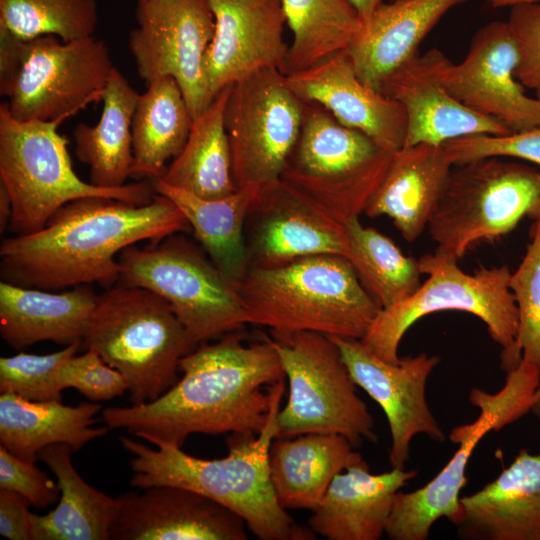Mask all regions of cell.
<instances>
[{
	"label": "cell",
	"instance_id": "12",
	"mask_svg": "<svg viewBox=\"0 0 540 540\" xmlns=\"http://www.w3.org/2000/svg\"><path fill=\"white\" fill-rule=\"evenodd\" d=\"M540 197V172L488 157L452 166L427 229L435 252L456 260L511 232Z\"/></svg>",
	"mask_w": 540,
	"mask_h": 540
},
{
	"label": "cell",
	"instance_id": "6",
	"mask_svg": "<svg viewBox=\"0 0 540 540\" xmlns=\"http://www.w3.org/2000/svg\"><path fill=\"white\" fill-rule=\"evenodd\" d=\"M60 121H19L6 102L0 105V183L12 203L9 229L24 235L42 229L65 204L86 197L118 199L136 205L150 203L152 183H127L101 188L78 177L67 145L58 132Z\"/></svg>",
	"mask_w": 540,
	"mask_h": 540
},
{
	"label": "cell",
	"instance_id": "39",
	"mask_svg": "<svg viewBox=\"0 0 540 540\" xmlns=\"http://www.w3.org/2000/svg\"><path fill=\"white\" fill-rule=\"evenodd\" d=\"M82 340L60 351L36 355L20 352L0 358V393H13L30 401H62L56 380L60 366L77 354Z\"/></svg>",
	"mask_w": 540,
	"mask_h": 540
},
{
	"label": "cell",
	"instance_id": "5",
	"mask_svg": "<svg viewBox=\"0 0 540 540\" xmlns=\"http://www.w3.org/2000/svg\"><path fill=\"white\" fill-rule=\"evenodd\" d=\"M82 345L126 378L131 405L151 402L172 387L181 358L195 348L161 296L122 283L98 295Z\"/></svg>",
	"mask_w": 540,
	"mask_h": 540
},
{
	"label": "cell",
	"instance_id": "33",
	"mask_svg": "<svg viewBox=\"0 0 540 540\" xmlns=\"http://www.w3.org/2000/svg\"><path fill=\"white\" fill-rule=\"evenodd\" d=\"M230 86L193 119L183 149L160 177L168 185L207 199L222 198L237 190L225 128Z\"/></svg>",
	"mask_w": 540,
	"mask_h": 540
},
{
	"label": "cell",
	"instance_id": "10",
	"mask_svg": "<svg viewBox=\"0 0 540 540\" xmlns=\"http://www.w3.org/2000/svg\"><path fill=\"white\" fill-rule=\"evenodd\" d=\"M118 262V283L161 296L194 346L248 324L238 287L183 235H168L145 248L129 246Z\"/></svg>",
	"mask_w": 540,
	"mask_h": 540
},
{
	"label": "cell",
	"instance_id": "37",
	"mask_svg": "<svg viewBox=\"0 0 540 540\" xmlns=\"http://www.w3.org/2000/svg\"><path fill=\"white\" fill-rule=\"evenodd\" d=\"M98 19L97 0H0V29L22 40L92 37Z\"/></svg>",
	"mask_w": 540,
	"mask_h": 540
},
{
	"label": "cell",
	"instance_id": "7",
	"mask_svg": "<svg viewBox=\"0 0 540 540\" xmlns=\"http://www.w3.org/2000/svg\"><path fill=\"white\" fill-rule=\"evenodd\" d=\"M113 68L108 45L94 36L22 40L0 29V95L19 121L63 122L102 99Z\"/></svg>",
	"mask_w": 540,
	"mask_h": 540
},
{
	"label": "cell",
	"instance_id": "4",
	"mask_svg": "<svg viewBox=\"0 0 540 540\" xmlns=\"http://www.w3.org/2000/svg\"><path fill=\"white\" fill-rule=\"evenodd\" d=\"M237 287L247 323L276 334L312 331L361 340L382 309L339 255L249 267Z\"/></svg>",
	"mask_w": 540,
	"mask_h": 540
},
{
	"label": "cell",
	"instance_id": "18",
	"mask_svg": "<svg viewBox=\"0 0 540 540\" xmlns=\"http://www.w3.org/2000/svg\"><path fill=\"white\" fill-rule=\"evenodd\" d=\"M245 229L250 267H275L315 255L348 254L345 225L282 179L261 188Z\"/></svg>",
	"mask_w": 540,
	"mask_h": 540
},
{
	"label": "cell",
	"instance_id": "43",
	"mask_svg": "<svg viewBox=\"0 0 540 540\" xmlns=\"http://www.w3.org/2000/svg\"><path fill=\"white\" fill-rule=\"evenodd\" d=\"M0 489L24 496L34 507L46 508L60 498V489L35 462L18 458L0 445Z\"/></svg>",
	"mask_w": 540,
	"mask_h": 540
},
{
	"label": "cell",
	"instance_id": "8",
	"mask_svg": "<svg viewBox=\"0 0 540 540\" xmlns=\"http://www.w3.org/2000/svg\"><path fill=\"white\" fill-rule=\"evenodd\" d=\"M427 276L405 300L382 308L362 343L381 359L398 363L400 342L422 317L442 311H460L479 318L490 337L502 348V367L507 371L521 360L516 351L518 311L510 288L511 270L506 265L464 272L458 260L434 252L419 259Z\"/></svg>",
	"mask_w": 540,
	"mask_h": 540
},
{
	"label": "cell",
	"instance_id": "45",
	"mask_svg": "<svg viewBox=\"0 0 540 540\" xmlns=\"http://www.w3.org/2000/svg\"><path fill=\"white\" fill-rule=\"evenodd\" d=\"M12 216V203L6 188L0 183V233L9 228Z\"/></svg>",
	"mask_w": 540,
	"mask_h": 540
},
{
	"label": "cell",
	"instance_id": "15",
	"mask_svg": "<svg viewBox=\"0 0 540 540\" xmlns=\"http://www.w3.org/2000/svg\"><path fill=\"white\" fill-rule=\"evenodd\" d=\"M135 16L128 45L139 77L174 78L194 119L212 102L203 72L215 29L209 0H137Z\"/></svg>",
	"mask_w": 540,
	"mask_h": 540
},
{
	"label": "cell",
	"instance_id": "24",
	"mask_svg": "<svg viewBox=\"0 0 540 540\" xmlns=\"http://www.w3.org/2000/svg\"><path fill=\"white\" fill-rule=\"evenodd\" d=\"M458 537L540 540V454L522 449L493 481L461 496Z\"/></svg>",
	"mask_w": 540,
	"mask_h": 540
},
{
	"label": "cell",
	"instance_id": "13",
	"mask_svg": "<svg viewBox=\"0 0 540 540\" xmlns=\"http://www.w3.org/2000/svg\"><path fill=\"white\" fill-rule=\"evenodd\" d=\"M539 382L540 372L521 359L507 370L499 391H470L469 401L479 410L477 418L450 430L448 439L459 447L433 479L414 491L397 493L385 532L390 540H426L440 518L454 526L459 523L460 491L467 481L466 468L473 451L485 435L530 412Z\"/></svg>",
	"mask_w": 540,
	"mask_h": 540
},
{
	"label": "cell",
	"instance_id": "35",
	"mask_svg": "<svg viewBox=\"0 0 540 540\" xmlns=\"http://www.w3.org/2000/svg\"><path fill=\"white\" fill-rule=\"evenodd\" d=\"M293 34L287 73L318 65L347 51L364 29L348 0H281Z\"/></svg>",
	"mask_w": 540,
	"mask_h": 540
},
{
	"label": "cell",
	"instance_id": "31",
	"mask_svg": "<svg viewBox=\"0 0 540 540\" xmlns=\"http://www.w3.org/2000/svg\"><path fill=\"white\" fill-rule=\"evenodd\" d=\"M72 448L63 443L38 453L56 477L57 506L45 515L30 513L31 540H109L118 510L117 497L90 486L72 464Z\"/></svg>",
	"mask_w": 540,
	"mask_h": 540
},
{
	"label": "cell",
	"instance_id": "1",
	"mask_svg": "<svg viewBox=\"0 0 540 540\" xmlns=\"http://www.w3.org/2000/svg\"><path fill=\"white\" fill-rule=\"evenodd\" d=\"M178 369L181 378L155 400L105 408L106 426L154 446L182 447L192 434L255 436L268 420L274 384L285 379L271 337L245 344L239 331L200 344Z\"/></svg>",
	"mask_w": 540,
	"mask_h": 540
},
{
	"label": "cell",
	"instance_id": "17",
	"mask_svg": "<svg viewBox=\"0 0 540 540\" xmlns=\"http://www.w3.org/2000/svg\"><path fill=\"white\" fill-rule=\"evenodd\" d=\"M518 58L507 21H493L476 31L463 61L446 62L442 82L463 105L510 132L540 128V101L527 96L514 75Z\"/></svg>",
	"mask_w": 540,
	"mask_h": 540
},
{
	"label": "cell",
	"instance_id": "32",
	"mask_svg": "<svg viewBox=\"0 0 540 540\" xmlns=\"http://www.w3.org/2000/svg\"><path fill=\"white\" fill-rule=\"evenodd\" d=\"M139 95L114 67L99 121L93 126L79 123L73 130L75 154L89 167V182L97 187H122L132 175V118Z\"/></svg>",
	"mask_w": 540,
	"mask_h": 540
},
{
	"label": "cell",
	"instance_id": "19",
	"mask_svg": "<svg viewBox=\"0 0 540 540\" xmlns=\"http://www.w3.org/2000/svg\"><path fill=\"white\" fill-rule=\"evenodd\" d=\"M215 29L203 72L212 101L225 87L264 69L287 73L281 0H209Z\"/></svg>",
	"mask_w": 540,
	"mask_h": 540
},
{
	"label": "cell",
	"instance_id": "11",
	"mask_svg": "<svg viewBox=\"0 0 540 540\" xmlns=\"http://www.w3.org/2000/svg\"><path fill=\"white\" fill-rule=\"evenodd\" d=\"M271 340L289 386L277 415L278 437L334 433L354 447L377 441L374 418L330 336L299 331L272 333Z\"/></svg>",
	"mask_w": 540,
	"mask_h": 540
},
{
	"label": "cell",
	"instance_id": "41",
	"mask_svg": "<svg viewBox=\"0 0 540 540\" xmlns=\"http://www.w3.org/2000/svg\"><path fill=\"white\" fill-rule=\"evenodd\" d=\"M442 146L453 165L488 157L519 158L540 165V128L503 135H468Z\"/></svg>",
	"mask_w": 540,
	"mask_h": 540
},
{
	"label": "cell",
	"instance_id": "28",
	"mask_svg": "<svg viewBox=\"0 0 540 540\" xmlns=\"http://www.w3.org/2000/svg\"><path fill=\"white\" fill-rule=\"evenodd\" d=\"M353 444L334 433L277 437L269 449L272 486L284 509L312 510L334 477L361 459Z\"/></svg>",
	"mask_w": 540,
	"mask_h": 540
},
{
	"label": "cell",
	"instance_id": "30",
	"mask_svg": "<svg viewBox=\"0 0 540 540\" xmlns=\"http://www.w3.org/2000/svg\"><path fill=\"white\" fill-rule=\"evenodd\" d=\"M151 183L155 193L168 198L184 214L211 261L238 286L250 267L246 221L262 187L238 188L228 196L207 199L160 178Z\"/></svg>",
	"mask_w": 540,
	"mask_h": 540
},
{
	"label": "cell",
	"instance_id": "2",
	"mask_svg": "<svg viewBox=\"0 0 540 540\" xmlns=\"http://www.w3.org/2000/svg\"><path fill=\"white\" fill-rule=\"evenodd\" d=\"M189 228L178 207L157 193L145 205L80 198L57 210L42 229L3 240L1 278L48 291L90 283L110 288L120 279L116 256L125 248Z\"/></svg>",
	"mask_w": 540,
	"mask_h": 540
},
{
	"label": "cell",
	"instance_id": "27",
	"mask_svg": "<svg viewBox=\"0 0 540 540\" xmlns=\"http://www.w3.org/2000/svg\"><path fill=\"white\" fill-rule=\"evenodd\" d=\"M97 297L88 285L60 293L0 282V335L15 349L83 340Z\"/></svg>",
	"mask_w": 540,
	"mask_h": 540
},
{
	"label": "cell",
	"instance_id": "3",
	"mask_svg": "<svg viewBox=\"0 0 540 540\" xmlns=\"http://www.w3.org/2000/svg\"><path fill=\"white\" fill-rule=\"evenodd\" d=\"M284 379L273 386L268 420L255 436L232 434L228 454L201 459L181 447L151 448L132 438L120 437L132 456L131 486L146 489L170 485L202 494L232 510L261 540H311L315 533L301 527L278 502L269 470V449L278 437L277 415L285 389Z\"/></svg>",
	"mask_w": 540,
	"mask_h": 540
},
{
	"label": "cell",
	"instance_id": "42",
	"mask_svg": "<svg viewBox=\"0 0 540 540\" xmlns=\"http://www.w3.org/2000/svg\"><path fill=\"white\" fill-rule=\"evenodd\" d=\"M510 8L507 23L519 51L514 75L523 87L532 89L540 101V2Z\"/></svg>",
	"mask_w": 540,
	"mask_h": 540
},
{
	"label": "cell",
	"instance_id": "34",
	"mask_svg": "<svg viewBox=\"0 0 540 540\" xmlns=\"http://www.w3.org/2000/svg\"><path fill=\"white\" fill-rule=\"evenodd\" d=\"M146 86L132 118L131 177L153 180L164 174L166 162L183 149L193 119L174 78L163 77Z\"/></svg>",
	"mask_w": 540,
	"mask_h": 540
},
{
	"label": "cell",
	"instance_id": "47",
	"mask_svg": "<svg viewBox=\"0 0 540 540\" xmlns=\"http://www.w3.org/2000/svg\"><path fill=\"white\" fill-rule=\"evenodd\" d=\"M492 8L512 7L522 3L540 2V0H486Z\"/></svg>",
	"mask_w": 540,
	"mask_h": 540
},
{
	"label": "cell",
	"instance_id": "23",
	"mask_svg": "<svg viewBox=\"0 0 540 540\" xmlns=\"http://www.w3.org/2000/svg\"><path fill=\"white\" fill-rule=\"evenodd\" d=\"M417 474L401 468L372 474L362 457L334 477L311 510L310 529L328 540L382 538L397 493Z\"/></svg>",
	"mask_w": 540,
	"mask_h": 540
},
{
	"label": "cell",
	"instance_id": "40",
	"mask_svg": "<svg viewBox=\"0 0 540 540\" xmlns=\"http://www.w3.org/2000/svg\"><path fill=\"white\" fill-rule=\"evenodd\" d=\"M59 388H74L89 401H109L129 390L128 381L95 350L68 358L58 369Z\"/></svg>",
	"mask_w": 540,
	"mask_h": 540
},
{
	"label": "cell",
	"instance_id": "38",
	"mask_svg": "<svg viewBox=\"0 0 540 540\" xmlns=\"http://www.w3.org/2000/svg\"><path fill=\"white\" fill-rule=\"evenodd\" d=\"M510 288L518 311L516 351L540 372V229L536 227L519 266L511 272Z\"/></svg>",
	"mask_w": 540,
	"mask_h": 540
},
{
	"label": "cell",
	"instance_id": "20",
	"mask_svg": "<svg viewBox=\"0 0 540 540\" xmlns=\"http://www.w3.org/2000/svg\"><path fill=\"white\" fill-rule=\"evenodd\" d=\"M109 540H246L235 512L195 491L170 485L117 497Z\"/></svg>",
	"mask_w": 540,
	"mask_h": 540
},
{
	"label": "cell",
	"instance_id": "44",
	"mask_svg": "<svg viewBox=\"0 0 540 540\" xmlns=\"http://www.w3.org/2000/svg\"><path fill=\"white\" fill-rule=\"evenodd\" d=\"M31 503L22 495L0 489V534L10 540H31Z\"/></svg>",
	"mask_w": 540,
	"mask_h": 540
},
{
	"label": "cell",
	"instance_id": "14",
	"mask_svg": "<svg viewBox=\"0 0 540 540\" xmlns=\"http://www.w3.org/2000/svg\"><path fill=\"white\" fill-rule=\"evenodd\" d=\"M303 110L304 102L278 69L258 71L230 86L225 128L237 189L280 179L297 142Z\"/></svg>",
	"mask_w": 540,
	"mask_h": 540
},
{
	"label": "cell",
	"instance_id": "9",
	"mask_svg": "<svg viewBox=\"0 0 540 540\" xmlns=\"http://www.w3.org/2000/svg\"><path fill=\"white\" fill-rule=\"evenodd\" d=\"M393 155L322 106L304 103L300 133L280 179L345 225L364 213Z\"/></svg>",
	"mask_w": 540,
	"mask_h": 540
},
{
	"label": "cell",
	"instance_id": "48",
	"mask_svg": "<svg viewBox=\"0 0 540 540\" xmlns=\"http://www.w3.org/2000/svg\"><path fill=\"white\" fill-rule=\"evenodd\" d=\"M527 216L534 221V227L540 229V197L533 204Z\"/></svg>",
	"mask_w": 540,
	"mask_h": 540
},
{
	"label": "cell",
	"instance_id": "29",
	"mask_svg": "<svg viewBox=\"0 0 540 540\" xmlns=\"http://www.w3.org/2000/svg\"><path fill=\"white\" fill-rule=\"evenodd\" d=\"M102 406L81 402L30 401L13 393H0V443L18 458L36 462L44 447L63 443L73 452L108 432L92 427Z\"/></svg>",
	"mask_w": 540,
	"mask_h": 540
},
{
	"label": "cell",
	"instance_id": "16",
	"mask_svg": "<svg viewBox=\"0 0 540 540\" xmlns=\"http://www.w3.org/2000/svg\"><path fill=\"white\" fill-rule=\"evenodd\" d=\"M330 337L356 386L384 411L391 436V468L405 469L414 436L425 434L440 443L447 439L426 398L427 380L440 362L438 356L420 353L391 363L371 352L360 339Z\"/></svg>",
	"mask_w": 540,
	"mask_h": 540
},
{
	"label": "cell",
	"instance_id": "22",
	"mask_svg": "<svg viewBox=\"0 0 540 540\" xmlns=\"http://www.w3.org/2000/svg\"><path fill=\"white\" fill-rule=\"evenodd\" d=\"M286 81L301 101L322 106L338 122L364 133L383 149L395 152L404 146V107L364 84L348 51L311 68L286 74Z\"/></svg>",
	"mask_w": 540,
	"mask_h": 540
},
{
	"label": "cell",
	"instance_id": "36",
	"mask_svg": "<svg viewBox=\"0 0 540 540\" xmlns=\"http://www.w3.org/2000/svg\"><path fill=\"white\" fill-rule=\"evenodd\" d=\"M347 259L358 278L381 308L411 296L421 285L419 259L404 255L387 236L364 226L359 216L345 223Z\"/></svg>",
	"mask_w": 540,
	"mask_h": 540
},
{
	"label": "cell",
	"instance_id": "21",
	"mask_svg": "<svg viewBox=\"0 0 540 540\" xmlns=\"http://www.w3.org/2000/svg\"><path fill=\"white\" fill-rule=\"evenodd\" d=\"M449 59L438 49L416 53L383 82L380 92L402 104L407 115L404 146L442 145L468 135H503L498 120L477 113L455 99L442 82Z\"/></svg>",
	"mask_w": 540,
	"mask_h": 540
},
{
	"label": "cell",
	"instance_id": "46",
	"mask_svg": "<svg viewBox=\"0 0 540 540\" xmlns=\"http://www.w3.org/2000/svg\"><path fill=\"white\" fill-rule=\"evenodd\" d=\"M357 11L364 25L369 21L375 10L384 3L383 0H348Z\"/></svg>",
	"mask_w": 540,
	"mask_h": 540
},
{
	"label": "cell",
	"instance_id": "25",
	"mask_svg": "<svg viewBox=\"0 0 540 540\" xmlns=\"http://www.w3.org/2000/svg\"><path fill=\"white\" fill-rule=\"evenodd\" d=\"M467 0H392L382 3L347 50L359 79L379 91L385 79L418 53L440 19Z\"/></svg>",
	"mask_w": 540,
	"mask_h": 540
},
{
	"label": "cell",
	"instance_id": "49",
	"mask_svg": "<svg viewBox=\"0 0 540 540\" xmlns=\"http://www.w3.org/2000/svg\"><path fill=\"white\" fill-rule=\"evenodd\" d=\"M530 412H532L536 416L540 423V382L535 391Z\"/></svg>",
	"mask_w": 540,
	"mask_h": 540
},
{
	"label": "cell",
	"instance_id": "26",
	"mask_svg": "<svg viewBox=\"0 0 540 540\" xmlns=\"http://www.w3.org/2000/svg\"><path fill=\"white\" fill-rule=\"evenodd\" d=\"M452 166L442 145L403 146L364 213L389 217L405 240L415 241L427 229Z\"/></svg>",
	"mask_w": 540,
	"mask_h": 540
}]
</instances>
